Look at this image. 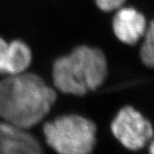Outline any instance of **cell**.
<instances>
[{
    "mask_svg": "<svg viewBox=\"0 0 154 154\" xmlns=\"http://www.w3.org/2000/svg\"><path fill=\"white\" fill-rule=\"evenodd\" d=\"M139 57L143 66L154 69V18L148 22L146 33L140 42Z\"/></svg>",
    "mask_w": 154,
    "mask_h": 154,
    "instance_id": "8",
    "label": "cell"
},
{
    "mask_svg": "<svg viewBox=\"0 0 154 154\" xmlns=\"http://www.w3.org/2000/svg\"><path fill=\"white\" fill-rule=\"evenodd\" d=\"M126 2L127 0H95L97 7L104 12H115Z\"/></svg>",
    "mask_w": 154,
    "mask_h": 154,
    "instance_id": "9",
    "label": "cell"
},
{
    "mask_svg": "<svg viewBox=\"0 0 154 154\" xmlns=\"http://www.w3.org/2000/svg\"><path fill=\"white\" fill-rule=\"evenodd\" d=\"M32 62V52L21 40L7 43L0 37V73L14 75L28 69Z\"/></svg>",
    "mask_w": 154,
    "mask_h": 154,
    "instance_id": "7",
    "label": "cell"
},
{
    "mask_svg": "<svg viewBox=\"0 0 154 154\" xmlns=\"http://www.w3.org/2000/svg\"><path fill=\"white\" fill-rule=\"evenodd\" d=\"M110 131L123 147L132 152L145 148L154 137L152 123L132 105L118 110L110 123Z\"/></svg>",
    "mask_w": 154,
    "mask_h": 154,
    "instance_id": "4",
    "label": "cell"
},
{
    "mask_svg": "<svg viewBox=\"0 0 154 154\" xmlns=\"http://www.w3.org/2000/svg\"><path fill=\"white\" fill-rule=\"evenodd\" d=\"M56 91L36 74L23 72L0 81V119L29 130L48 115Z\"/></svg>",
    "mask_w": 154,
    "mask_h": 154,
    "instance_id": "1",
    "label": "cell"
},
{
    "mask_svg": "<svg viewBox=\"0 0 154 154\" xmlns=\"http://www.w3.org/2000/svg\"><path fill=\"white\" fill-rule=\"evenodd\" d=\"M45 141L57 154H91L97 142V126L79 115H64L43 127Z\"/></svg>",
    "mask_w": 154,
    "mask_h": 154,
    "instance_id": "3",
    "label": "cell"
},
{
    "mask_svg": "<svg viewBox=\"0 0 154 154\" xmlns=\"http://www.w3.org/2000/svg\"><path fill=\"white\" fill-rule=\"evenodd\" d=\"M108 75V63L103 51L81 45L55 61L52 78L61 93L83 96L101 87Z\"/></svg>",
    "mask_w": 154,
    "mask_h": 154,
    "instance_id": "2",
    "label": "cell"
},
{
    "mask_svg": "<svg viewBox=\"0 0 154 154\" xmlns=\"http://www.w3.org/2000/svg\"><path fill=\"white\" fill-rule=\"evenodd\" d=\"M0 154H44L38 140L28 132L0 121Z\"/></svg>",
    "mask_w": 154,
    "mask_h": 154,
    "instance_id": "6",
    "label": "cell"
},
{
    "mask_svg": "<svg viewBox=\"0 0 154 154\" xmlns=\"http://www.w3.org/2000/svg\"><path fill=\"white\" fill-rule=\"evenodd\" d=\"M148 146V152L149 154H154V137L152 139V140L149 142L147 145Z\"/></svg>",
    "mask_w": 154,
    "mask_h": 154,
    "instance_id": "10",
    "label": "cell"
},
{
    "mask_svg": "<svg viewBox=\"0 0 154 154\" xmlns=\"http://www.w3.org/2000/svg\"><path fill=\"white\" fill-rule=\"evenodd\" d=\"M142 11L133 6H122L112 18V31L121 43L134 46L140 44L148 26Z\"/></svg>",
    "mask_w": 154,
    "mask_h": 154,
    "instance_id": "5",
    "label": "cell"
}]
</instances>
